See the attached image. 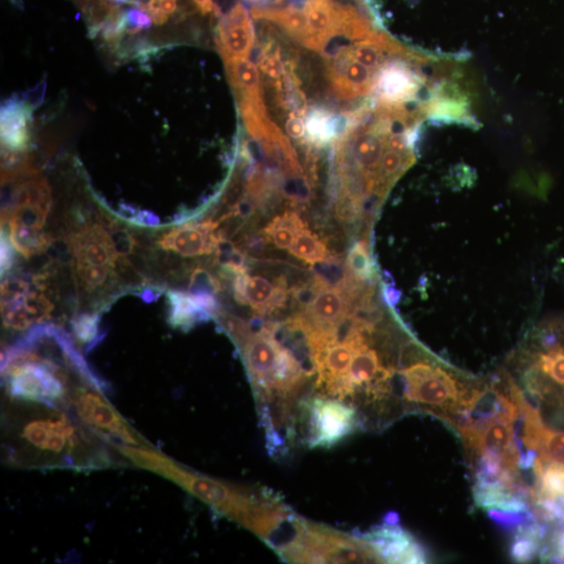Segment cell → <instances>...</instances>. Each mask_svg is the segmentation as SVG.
<instances>
[{
	"label": "cell",
	"instance_id": "cell-1",
	"mask_svg": "<svg viewBox=\"0 0 564 564\" xmlns=\"http://www.w3.org/2000/svg\"><path fill=\"white\" fill-rule=\"evenodd\" d=\"M401 375L408 409L432 413L452 426L473 405L480 387V383L461 382L429 358L403 369Z\"/></svg>",
	"mask_w": 564,
	"mask_h": 564
},
{
	"label": "cell",
	"instance_id": "cell-2",
	"mask_svg": "<svg viewBox=\"0 0 564 564\" xmlns=\"http://www.w3.org/2000/svg\"><path fill=\"white\" fill-rule=\"evenodd\" d=\"M526 350L523 383L536 404L564 419V321H551L535 333Z\"/></svg>",
	"mask_w": 564,
	"mask_h": 564
},
{
	"label": "cell",
	"instance_id": "cell-3",
	"mask_svg": "<svg viewBox=\"0 0 564 564\" xmlns=\"http://www.w3.org/2000/svg\"><path fill=\"white\" fill-rule=\"evenodd\" d=\"M242 351L250 379L264 402H272L275 396L290 398L309 376L268 325L253 334Z\"/></svg>",
	"mask_w": 564,
	"mask_h": 564
},
{
	"label": "cell",
	"instance_id": "cell-4",
	"mask_svg": "<svg viewBox=\"0 0 564 564\" xmlns=\"http://www.w3.org/2000/svg\"><path fill=\"white\" fill-rule=\"evenodd\" d=\"M311 449H331L361 426L358 411L336 399L315 397L307 404Z\"/></svg>",
	"mask_w": 564,
	"mask_h": 564
},
{
	"label": "cell",
	"instance_id": "cell-5",
	"mask_svg": "<svg viewBox=\"0 0 564 564\" xmlns=\"http://www.w3.org/2000/svg\"><path fill=\"white\" fill-rule=\"evenodd\" d=\"M20 435L32 450L62 460H73L74 451L82 445L79 430L64 416L37 415Z\"/></svg>",
	"mask_w": 564,
	"mask_h": 564
},
{
	"label": "cell",
	"instance_id": "cell-6",
	"mask_svg": "<svg viewBox=\"0 0 564 564\" xmlns=\"http://www.w3.org/2000/svg\"><path fill=\"white\" fill-rule=\"evenodd\" d=\"M385 563H428L429 553L418 540L401 525L398 515L388 513L384 523L360 535Z\"/></svg>",
	"mask_w": 564,
	"mask_h": 564
},
{
	"label": "cell",
	"instance_id": "cell-7",
	"mask_svg": "<svg viewBox=\"0 0 564 564\" xmlns=\"http://www.w3.org/2000/svg\"><path fill=\"white\" fill-rule=\"evenodd\" d=\"M515 401L524 421L522 443L525 450L535 453L540 461L564 465V431L548 427L542 414L526 401L521 389L515 392Z\"/></svg>",
	"mask_w": 564,
	"mask_h": 564
},
{
	"label": "cell",
	"instance_id": "cell-8",
	"mask_svg": "<svg viewBox=\"0 0 564 564\" xmlns=\"http://www.w3.org/2000/svg\"><path fill=\"white\" fill-rule=\"evenodd\" d=\"M233 295L242 305H248L260 315L272 314L284 308L288 300L287 282L281 277L277 285L262 276L248 273L235 275L233 278Z\"/></svg>",
	"mask_w": 564,
	"mask_h": 564
},
{
	"label": "cell",
	"instance_id": "cell-9",
	"mask_svg": "<svg viewBox=\"0 0 564 564\" xmlns=\"http://www.w3.org/2000/svg\"><path fill=\"white\" fill-rule=\"evenodd\" d=\"M319 280L316 296L301 314L314 327L332 333L334 327L352 312L356 301L344 289L329 286L322 279Z\"/></svg>",
	"mask_w": 564,
	"mask_h": 564
},
{
	"label": "cell",
	"instance_id": "cell-10",
	"mask_svg": "<svg viewBox=\"0 0 564 564\" xmlns=\"http://www.w3.org/2000/svg\"><path fill=\"white\" fill-rule=\"evenodd\" d=\"M218 223L208 220L199 224H184L163 234L158 243L162 250L173 251L182 257H198L214 253L219 239Z\"/></svg>",
	"mask_w": 564,
	"mask_h": 564
},
{
	"label": "cell",
	"instance_id": "cell-11",
	"mask_svg": "<svg viewBox=\"0 0 564 564\" xmlns=\"http://www.w3.org/2000/svg\"><path fill=\"white\" fill-rule=\"evenodd\" d=\"M168 298L171 308L170 322L184 331L213 319L221 312L215 295L171 291Z\"/></svg>",
	"mask_w": 564,
	"mask_h": 564
},
{
	"label": "cell",
	"instance_id": "cell-12",
	"mask_svg": "<svg viewBox=\"0 0 564 564\" xmlns=\"http://www.w3.org/2000/svg\"><path fill=\"white\" fill-rule=\"evenodd\" d=\"M75 405L79 416L90 427L104 430L122 438L126 442L136 443L135 438L128 427L124 425L121 417L117 416L98 392L82 389L76 395Z\"/></svg>",
	"mask_w": 564,
	"mask_h": 564
},
{
	"label": "cell",
	"instance_id": "cell-13",
	"mask_svg": "<svg viewBox=\"0 0 564 564\" xmlns=\"http://www.w3.org/2000/svg\"><path fill=\"white\" fill-rule=\"evenodd\" d=\"M532 468L535 485L532 488L531 501L564 498V465L546 463L536 458Z\"/></svg>",
	"mask_w": 564,
	"mask_h": 564
},
{
	"label": "cell",
	"instance_id": "cell-14",
	"mask_svg": "<svg viewBox=\"0 0 564 564\" xmlns=\"http://www.w3.org/2000/svg\"><path fill=\"white\" fill-rule=\"evenodd\" d=\"M309 227L296 213H288L274 218L264 229L265 237L275 247L281 250H290L297 235L304 228Z\"/></svg>",
	"mask_w": 564,
	"mask_h": 564
},
{
	"label": "cell",
	"instance_id": "cell-15",
	"mask_svg": "<svg viewBox=\"0 0 564 564\" xmlns=\"http://www.w3.org/2000/svg\"><path fill=\"white\" fill-rule=\"evenodd\" d=\"M28 117V111L17 104L5 107L2 126L3 138L5 145L11 150H22L27 146L29 140Z\"/></svg>",
	"mask_w": 564,
	"mask_h": 564
},
{
	"label": "cell",
	"instance_id": "cell-16",
	"mask_svg": "<svg viewBox=\"0 0 564 564\" xmlns=\"http://www.w3.org/2000/svg\"><path fill=\"white\" fill-rule=\"evenodd\" d=\"M289 251L298 260L311 266L328 261L333 257L325 243L309 227L300 231Z\"/></svg>",
	"mask_w": 564,
	"mask_h": 564
},
{
	"label": "cell",
	"instance_id": "cell-17",
	"mask_svg": "<svg viewBox=\"0 0 564 564\" xmlns=\"http://www.w3.org/2000/svg\"><path fill=\"white\" fill-rule=\"evenodd\" d=\"M345 267L350 277L363 284H373L376 272L366 240L358 241L349 249Z\"/></svg>",
	"mask_w": 564,
	"mask_h": 564
},
{
	"label": "cell",
	"instance_id": "cell-18",
	"mask_svg": "<svg viewBox=\"0 0 564 564\" xmlns=\"http://www.w3.org/2000/svg\"><path fill=\"white\" fill-rule=\"evenodd\" d=\"M187 289L192 294L217 295L223 291V281L209 270L197 267L188 278Z\"/></svg>",
	"mask_w": 564,
	"mask_h": 564
},
{
	"label": "cell",
	"instance_id": "cell-19",
	"mask_svg": "<svg viewBox=\"0 0 564 564\" xmlns=\"http://www.w3.org/2000/svg\"><path fill=\"white\" fill-rule=\"evenodd\" d=\"M98 324V315L81 314L73 320V331L80 341L91 343L97 340Z\"/></svg>",
	"mask_w": 564,
	"mask_h": 564
},
{
	"label": "cell",
	"instance_id": "cell-20",
	"mask_svg": "<svg viewBox=\"0 0 564 564\" xmlns=\"http://www.w3.org/2000/svg\"><path fill=\"white\" fill-rule=\"evenodd\" d=\"M127 19V26L130 25L132 27L129 32L136 33L141 29L150 28L152 23V18L149 14L144 13L143 11H139L137 9H132L128 11L126 14Z\"/></svg>",
	"mask_w": 564,
	"mask_h": 564
},
{
	"label": "cell",
	"instance_id": "cell-21",
	"mask_svg": "<svg viewBox=\"0 0 564 564\" xmlns=\"http://www.w3.org/2000/svg\"><path fill=\"white\" fill-rule=\"evenodd\" d=\"M14 247L7 233L2 234V273H7L14 266Z\"/></svg>",
	"mask_w": 564,
	"mask_h": 564
},
{
	"label": "cell",
	"instance_id": "cell-22",
	"mask_svg": "<svg viewBox=\"0 0 564 564\" xmlns=\"http://www.w3.org/2000/svg\"><path fill=\"white\" fill-rule=\"evenodd\" d=\"M177 0H159L160 10L167 15H171L177 10Z\"/></svg>",
	"mask_w": 564,
	"mask_h": 564
},
{
	"label": "cell",
	"instance_id": "cell-23",
	"mask_svg": "<svg viewBox=\"0 0 564 564\" xmlns=\"http://www.w3.org/2000/svg\"><path fill=\"white\" fill-rule=\"evenodd\" d=\"M385 299L389 305H395L399 300L398 292L391 287L384 289Z\"/></svg>",
	"mask_w": 564,
	"mask_h": 564
},
{
	"label": "cell",
	"instance_id": "cell-24",
	"mask_svg": "<svg viewBox=\"0 0 564 564\" xmlns=\"http://www.w3.org/2000/svg\"><path fill=\"white\" fill-rule=\"evenodd\" d=\"M195 2L205 13L214 10V4L213 2H211V0H195Z\"/></svg>",
	"mask_w": 564,
	"mask_h": 564
}]
</instances>
